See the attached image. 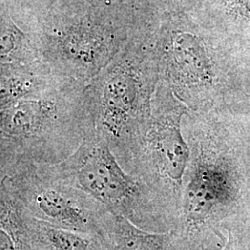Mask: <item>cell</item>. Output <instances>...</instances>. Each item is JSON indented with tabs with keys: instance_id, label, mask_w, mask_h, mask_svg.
I'll return each mask as SVG.
<instances>
[{
	"instance_id": "1",
	"label": "cell",
	"mask_w": 250,
	"mask_h": 250,
	"mask_svg": "<svg viewBox=\"0 0 250 250\" xmlns=\"http://www.w3.org/2000/svg\"><path fill=\"white\" fill-rule=\"evenodd\" d=\"M157 14L149 0H80L30 34L39 60L87 85Z\"/></svg>"
},
{
	"instance_id": "2",
	"label": "cell",
	"mask_w": 250,
	"mask_h": 250,
	"mask_svg": "<svg viewBox=\"0 0 250 250\" xmlns=\"http://www.w3.org/2000/svg\"><path fill=\"white\" fill-rule=\"evenodd\" d=\"M0 114L1 174L61 163L95 128L87 85L61 75L0 107Z\"/></svg>"
},
{
	"instance_id": "3",
	"label": "cell",
	"mask_w": 250,
	"mask_h": 250,
	"mask_svg": "<svg viewBox=\"0 0 250 250\" xmlns=\"http://www.w3.org/2000/svg\"><path fill=\"white\" fill-rule=\"evenodd\" d=\"M156 21L134 36L87 84L95 128L127 171L135 143L151 116L160 82Z\"/></svg>"
},
{
	"instance_id": "4",
	"label": "cell",
	"mask_w": 250,
	"mask_h": 250,
	"mask_svg": "<svg viewBox=\"0 0 250 250\" xmlns=\"http://www.w3.org/2000/svg\"><path fill=\"white\" fill-rule=\"evenodd\" d=\"M51 167L58 177L87 194L109 212L149 231L151 190L125 170L96 128L68 159Z\"/></svg>"
},
{
	"instance_id": "5",
	"label": "cell",
	"mask_w": 250,
	"mask_h": 250,
	"mask_svg": "<svg viewBox=\"0 0 250 250\" xmlns=\"http://www.w3.org/2000/svg\"><path fill=\"white\" fill-rule=\"evenodd\" d=\"M27 213L55 226L105 238L111 212L58 177L51 165H25L1 174Z\"/></svg>"
},
{
	"instance_id": "6",
	"label": "cell",
	"mask_w": 250,
	"mask_h": 250,
	"mask_svg": "<svg viewBox=\"0 0 250 250\" xmlns=\"http://www.w3.org/2000/svg\"><path fill=\"white\" fill-rule=\"evenodd\" d=\"M186 107L160 80L152 102L151 116L139 135L128 172L151 191L179 192L190 161L181 122Z\"/></svg>"
},
{
	"instance_id": "7",
	"label": "cell",
	"mask_w": 250,
	"mask_h": 250,
	"mask_svg": "<svg viewBox=\"0 0 250 250\" xmlns=\"http://www.w3.org/2000/svg\"><path fill=\"white\" fill-rule=\"evenodd\" d=\"M155 45L160 79L181 99L196 103L214 82L212 60L205 39L180 13L159 14Z\"/></svg>"
},
{
	"instance_id": "8",
	"label": "cell",
	"mask_w": 250,
	"mask_h": 250,
	"mask_svg": "<svg viewBox=\"0 0 250 250\" xmlns=\"http://www.w3.org/2000/svg\"><path fill=\"white\" fill-rule=\"evenodd\" d=\"M232 195L224 167L201 146L183 194V216L188 232H197L204 226Z\"/></svg>"
},
{
	"instance_id": "9",
	"label": "cell",
	"mask_w": 250,
	"mask_h": 250,
	"mask_svg": "<svg viewBox=\"0 0 250 250\" xmlns=\"http://www.w3.org/2000/svg\"><path fill=\"white\" fill-rule=\"evenodd\" d=\"M25 218L29 250H107L104 237L61 228L35 219L26 211Z\"/></svg>"
},
{
	"instance_id": "10",
	"label": "cell",
	"mask_w": 250,
	"mask_h": 250,
	"mask_svg": "<svg viewBox=\"0 0 250 250\" xmlns=\"http://www.w3.org/2000/svg\"><path fill=\"white\" fill-rule=\"evenodd\" d=\"M0 107L41 89L58 76L41 60L0 64Z\"/></svg>"
},
{
	"instance_id": "11",
	"label": "cell",
	"mask_w": 250,
	"mask_h": 250,
	"mask_svg": "<svg viewBox=\"0 0 250 250\" xmlns=\"http://www.w3.org/2000/svg\"><path fill=\"white\" fill-rule=\"evenodd\" d=\"M172 232H151L127 218L111 213L105 239L107 250H168L173 240Z\"/></svg>"
},
{
	"instance_id": "12",
	"label": "cell",
	"mask_w": 250,
	"mask_h": 250,
	"mask_svg": "<svg viewBox=\"0 0 250 250\" xmlns=\"http://www.w3.org/2000/svg\"><path fill=\"white\" fill-rule=\"evenodd\" d=\"M80 0H1L19 26L33 33L45 22L66 11Z\"/></svg>"
},
{
	"instance_id": "13",
	"label": "cell",
	"mask_w": 250,
	"mask_h": 250,
	"mask_svg": "<svg viewBox=\"0 0 250 250\" xmlns=\"http://www.w3.org/2000/svg\"><path fill=\"white\" fill-rule=\"evenodd\" d=\"M0 9L1 64L31 62L39 60L33 36L19 26L7 9Z\"/></svg>"
},
{
	"instance_id": "14",
	"label": "cell",
	"mask_w": 250,
	"mask_h": 250,
	"mask_svg": "<svg viewBox=\"0 0 250 250\" xmlns=\"http://www.w3.org/2000/svg\"><path fill=\"white\" fill-rule=\"evenodd\" d=\"M0 190V250H29L25 211L7 187Z\"/></svg>"
},
{
	"instance_id": "15",
	"label": "cell",
	"mask_w": 250,
	"mask_h": 250,
	"mask_svg": "<svg viewBox=\"0 0 250 250\" xmlns=\"http://www.w3.org/2000/svg\"><path fill=\"white\" fill-rule=\"evenodd\" d=\"M232 5L243 17L250 19V0H232Z\"/></svg>"
},
{
	"instance_id": "16",
	"label": "cell",
	"mask_w": 250,
	"mask_h": 250,
	"mask_svg": "<svg viewBox=\"0 0 250 250\" xmlns=\"http://www.w3.org/2000/svg\"><path fill=\"white\" fill-rule=\"evenodd\" d=\"M219 250H232V240H231V235L229 236L228 240L225 241L224 247Z\"/></svg>"
}]
</instances>
